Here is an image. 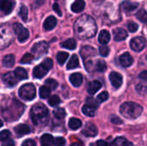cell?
<instances>
[{
  "instance_id": "obj_15",
  "label": "cell",
  "mask_w": 147,
  "mask_h": 146,
  "mask_svg": "<svg viewBox=\"0 0 147 146\" xmlns=\"http://www.w3.org/2000/svg\"><path fill=\"white\" fill-rule=\"evenodd\" d=\"M120 63L123 67H129L134 63V59L130 53L125 52L120 56Z\"/></svg>"
},
{
  "instance_id": "obj_27",
  "label": "cell",
  "mask_w": 147,
  "mask_h": 146,
  "mask_svg": "<svg viewBox=\"0 0 147 146\" xmlns=\"http://www.w3.org/2000/svg\"><path fill=\"white\" fill-rule=\"evenodd\" d=\"M79 66V60H78V57L76 54H73L71 58V59L69 60L66 68L68 70H72L75 68H78Z\"/></svg>"
},
{
  "instance_id": "obj_45",
  "label": "cell",
  "mask_w": 147,
  "mask_h": 146,
  "mask_svg": "<svg viewBox=\"0 0 147 146\" xmlns=\"http://www.w3.org/2000/svg\"><path fill=\"white\" fill-rule=\"evenodd\" d=\"M127 28L131 33H135L139 29V25L134 22H129L127 23Z\"/></svg>"
},
{
  "instance_id": "obj_40",
  "label": "cell",
  "mask_w": 147,
  "mask_h": 146,
  "mask_svg": "<svg viewBox=\"0 0 147 146\" xmlns=\"http://www.w3.org/2000/svg\"><path fill=\"white\" fill-rule=\"evenodd\" d=\"M34 58V55H32V54H30V53H26V54H24L23 57L22 58L21 63H22V64H29V63H31V62L33 61Z\"/></svg>"
},
{
  "instance_id": "obj_42",
  "label": "cell",
  "mask_w": 147,
  "mask_h": 146,
  "mask_svg": "<svg viewBox=\"0 0 147 146\" xmlns=\"http://www.w3.org/2000/svg\"><path fill=\"white\" fill-rule=\"evenodd\" d=\"M136 90L140 95L146 96L147 94V86L144 85V84H138L136 86Z\"/></svg>"
},
{
  "instance_id": "obj_41",
  "label": "cell",
  "mask_w": 147,
  "mask_h": 146,
  "mask_svg": "<svg viewBox=\"0 0 147 146\" xmlns=\"http://www.w3.org/2000/svg\"><path fill=\"white\" fill-rule=\"evenodd\" d=\"M46 86H47L50 89H55L57 87H58V83L56 80L54 79H52V78H49L46 81Z\"/></svg>"
},
{
  "instance_id": "obj_56",
  "label": "cell",
  "mask_w": 147,
  "mask_h": 146,
  "mask_svg": "<svg viewBox=\"0 0 147 146\" xmlns=\"http://www.w3.org/2000/svg\"><path fill=\"white\" fill-rule=\"evenodd\" d=\"M2 126H3V121L0 120V127H2Z\"/></svg>"
},
{
  "instance_id": "obj_4",
  "label": "cell",
  "mask_w": 147,
  "mask_h": 146,
  "mask_svg": "<svg viewBox=\"0 0 147 146\" xmlns=\"http://www.w3.org/2000/svg\"><path fill=\"white\" fill-rule=\"evenodd\" d=\"M120 112L122 116L127 119H136L142 114L143 108L136 102H127L121 106Z\"/></svg>"
},
{
  "instance_id": "obj_6",
  "label": "cell",
  "mask_w": 147,
  "mask_h": 146,
  "mask_svg": "<svg viewBox=\"0 0 147 146\" xmlns=\"http://www.w3.org/2000/svg\"><path fill=\"white\" fill-rule=\"evenodd\" d=\"M19 96L25 101H32L36 96L35 86L32 83H27L22 85L19 89Z\"/></svg>"
},
{
  "instance_id": "obj_11",
  "label": "cell",
  "mask_w": 147,
  "mask_h": 146,
  "mask_svg": "<svg viewBox=\"0 0 147 146\" xmlns=\"http://www.w3.org/2000/svg\"><path fill=\"white\" fill-rule=\"evenodd\" d=\"M16 5V0H0V9L5 14L11 13Z\"/></svg>"
},
{
  "instance_id": "obj_50",
  "label": "cell",
  "mask_w": 147,
  "mask_h": 146,
  "mask_svg": "<svg viewBox=\"0 0 147 146\" xmlns=\"http://www.w3.org/2000/svg\"><path fill=\"white\" fill-rule=\"evenodd\" d=\"M111 121L114 123V124H121L122 123V120L120 119V118H118L117 116H112L111 117Z\"/></svg>"
},
{
  "instance_id": "obj_52",
  "label": "cell",
  "mask_w": 147,
  "mask_h": 146,
  "mask_svg": "<svg viewBox=\"0 0 147 146\" xmlns=\"http://www.w3.org/2000/svg\"><path fill=\"white\" fill-rule=\"evenodd\" d=\"M53 9H54V11L59 15V16H61L62 15V13H61V10H60V9H59V4L57 3H55L54 4H53Z\"/></svg>"
},
{
  "instance_id": "obj_12",
  "label": "cell",
  "mask_w": 147,
  "mask_h": 146,
  "mask_svg": "<svg viewBox=\"0 0 147 146\" xmlns=\"http://www.w3.org/2000/svg\"><path fill=\"white\" fill-rule=\"evenodd\" d=\"M3 81L7 86L13 87L17 83L18 78L16 77V76L15 75L14 72L9 71V72H7L3 75Z\"/></svg>"
},
{
  "instance_id": "obj_17",
  "label": "cell",
  "mask_w": 147,
  "mask_h": 146,
  "mask_svg": "<svg viewBox=\"0 0 147 146\" xmlns=\"http://www.w3.org/2000/svg\"><path fill=\"white\" fill-rule=\"evenodd\" d=\"M15 133L18 137H22L30 133V127L26 124H20L15 127Z\"/></svg>"
},
{
  "instance_id": "obj_24",
  "label": "cell",
  "mask_w": 147,
  "mask_h": 146,
  "mask_svg": "<svg viewBox=\"0 0 147 146\" xmlns=\"http://www.w3.org/2000/svg\"><path fill=\"white\" fill-rule=\"evenodd\" d=\"M110 146H132V144L128 142L127 139L123 137H118L111 143Z\"/></svg>"
},
{
  "instance_id": "obj_48",
  "label": "cell",
  "mask_w": 147,
  "mask_h": 146,
  "mask_svg": "<svg viewBox=\"0 0 147 146\" xmlns=\"http://www.w3.org/2000/svg\"><path fill=\"white\" fill-rule=\"evenodd\" d=\"M53 145H54V146H64L65 145V140L64 138L58 137V138H56L54 139Z\"/></svg>"
},
{
  "instance_id": "obj_3",
  "label": "cell",
  "mask_w": 147,
  "mask_h": 146,
  "mask_svg": "<svg viewBox=\"0 0 147 146\" xmlns=\"http://www.w3.org/2000/svg\"><path fill=\"white\" fill-rule=\"evenodd\" d=\"M24 111V106L22 103L16 100H12L10 103L3 111V115L5 120L9 121L16 120L22 114Z\"/></svg>"
},
{
  "instance_id": "obj_37",
  "label": "cell",
  "mask_w": 147,
  "mask_h": 146,
  "mask_svg": "<svg viewBox=\"0 0 147 146\" xmlns=\"http://www.w3.org/2000/svg\"><path fill=\"white\" fill-rule=\"evenodd\" d=\"M53 115L58 120H62L65 117L66 113L64 108H57L53 111Z\"/></svg>"
},
{
  "instance_id": "obj_1",
  "label": "cell",
  "mask_w": 147,
  "mask_h": 146,
  "mask_svg": "<svg viewBox=\"0 0 147 146\" xmlns=\"http://www.w3.org/2000/svg\"><path fill=\"white\" fill-rule=\"evenodd\" d=\"M97 30L95 20L89 15L79 16L74 23L75 34L81 40L90 39L95 36Z\"/></svg>"
},
{
  "instance_id": "obj_18",
  "label": "cell",
  "mask_w": 147,
  "mask_h": 146,
  "mask_svg": "<svg viewBox=\"0 0 147 146\" xmlns=\"http://www.w3.org/2000/svg\"><path fill=\"white\" fill-rule=\"evenodd\" d=\"M56 25H57V19L54 16L50 15L45 20L43 27L46 30L49 31V30H52L53 28H54Z\"/></svg>"
},
{
  "instance_id": "obj_53",
  "label": "cell",
  "mask_w": 147,
  "mask_h": 146,
  "mask_svg": "<svg viewBox=\"0 0 147 146\" xmlns=\"http://www.w3.org/2000/svg\"><path fill=\"white\" fill-rule=\"evenodd\" d=\"M140 78L141 80H143L144 82H146L147 83V71H142V72L140 74Z\"/></svg>"
},
{
  "instance_id": "obj_8",
  "label": "cell",
  "mask_w": 147,
  "mask_h": 146,
  "mask_svg": "<svg viewBox=\"0 0 147 146\" xmlns=\"http://www.w3.org/2000/svg\"><path fill=\"white\" fill-rule=\"evenodd\" d=\"M12 28H13L16 34L17 35L18 40L20 42H24V41H26L28 39V37H29V32L21 23L15 22L13 24V27Z\"/></svg>"
},
{
  "instance_id": "obj_51",
  "label": "cell",
  "mask_w": 147,
  "mask_h": 146,
  "mask_svg": "<svg viewBox=\"0 0 147 146\" xmlns=\"http://www.w3.org/2000/svg\"><path fill=\"white\" fill-rule=\"evenodd\" d=\"M2 146H15V142L9 139L2 144Z\"/></svg>"
},
{
  "instance_id": "obj_46",
  "label": "cell",
  "mask_w": 147,
  "mask_h": 146,
  "mask_svg": "<svg viewBox=\"0 0 147 146\" xmlns=\"http://www.w3.org/2000/svg\"><path fill=\"white\" fill-rule=\"evenodd\" d=\"M10 137V133L8 130H3L0 132V141H5Z\"/></svg>"
},
{
  "instance_id": "obj_49",
  "label": "cell",
  "mask_w": 147,
  "mask_h": 146,
  "mask_svg": "<svg viewBox=\"0 0 147 146\" xmlns=\"http://www.w3.org/2000/svg\"><path fill=\"white\" fill-rule=\"evenodd\" d=\"M22 146H36V144L34 140L32 139H28V140H25Z\"/></svg>"
},
{
  "instance_id": "obj_19",
  "label": "cell",
  "mask_w": 147,
  "mask_h": 146,
  "mask_svg": "<svg viewBox=\"0 0 147 146\" xmlns=\"http://www.w3.org/2000/svg\"><path fill=\"white\" fill-rule=\"evenodd\" d=\"M96 54V51L95 50V48L90 46H84L82 49H81V55L84 59V60L89 57H91V56H95Z\"/></svg>"
},
{
  "instance_id": "obj_5",
  "label": "cell",
  "mask_w": 147,
  "mask_h": 146,
  "mask_svg": "<svg viewBox=\"0 0 147 146\" xmlns=\"http://www.w3.org/2000/svg\"><path fill=\"white\" fill-rule=\"evenodd\" d=\"M13 40L14 36L12 28L8 24L0 26V50L9 46Z\"/></svg>"
},
{
  "instance_id": "obj_43",
  "label": "cell",
  "mask_w": 147,
  "mask_h": 146,
  "mask_svg": "<svg viewBox=\"0 0 147 146\" xmlns=\"http://www.w3.org/2000/svg\"><path fill=\"white\" fill-rule=\"evenodd\" d=\"M108 99H109V93L106 92V91H103L101 94H99L97 96V98H96V100H97V102L99 103H102V102L107 101Z\"/></svg>"
},
{
  "instance_id": "obj_34",
  "label": "cell",
  "mask_w": 147,
  "mask_h": 146,
  "mask_svg": "<svg viewBox=\"0 0 147 146\" xmlns=\"http://www.w3.org/2000/svg\"><path fill=\"white\" fill-rule=\"evenodd\" d=\"M18 15H20V17L22 19L23 22H27L28 21V8L24 5V4H22L20 9H19V12H18Z\"/></svg>"
},
{
  "instance_id": "obj_38",
  "label": "cell",
  "mask_w": 147,
  "mask_h": 146,
  "mask_svg": "<svg viewBox=\"0 0 147 146\" xmlns=\"http://www.w3.org/2000/svg\"><path fill=\"white\" fill-rule=\"evenodd\" d=\"M60 103V99L58 96L54 95V96H52L51 97H49L48 99V104L51 106V107H56L58 106L59 104Z\"/></svg>"
},
{
  "instance_id": "obj_44",
  "label": "cell",
  "mask_w": 147,
  "mask_h": 146,
  "mask_svg": "<svg viewBox=\"0 0 147 146\" xmlns=\"http://www.w3.org/2000/svg\"><path fill=\"white\" fill-rule=\"evenodd\" d=\"M99 52L101 54V56L102 57H107L109 53V47L103 45V46H101L99 47Z\"/></svg>"
},
{
  "instance_id": "obj_31",
  "label": "cell",
  "mask_w": 147,
  "mask_h": 146,
  "mask_svg": "<svg viewBox=\"0 0 147 146\" xmlns=\"http://www.w3.org/2000/svg\"><path fill=\"white\" fill-rule=\"evenodd\" d=\"M82 112L84 114H85L86 116H89V117H93L95 116L96 114V109L87 104L84 105L83 108H82Z\"/></svg>"
},
{
  "instance_id": "obj_20",
  "label": "cell",
  "mask_w": 147,
  "mask_h": 146,
  "mask_svg": "<svg viewBox=\"0 0 147 146\" xmlns=\"http://www.w3.org/2000/svg\"><path fill=\"white\" fill-rule=\"evenodd\" d=\"M122 9L127 13V14H129L133 11H134L138 7H139V3H132V2H123L122 5Z\"/></svg>"
},
{
  "instance_id": "obj_55",
  "label": "cell",
  "mask_w": 147,
  "mask_h": 146,
  "mask_svg": "<svg viewBox=\"0 0 147 146\" xmlns=\"http://www.w3.org/2000/svg\"><path fill=\"white\" fill-rule=\"evenodd\" d=\"M70 146H83V145H82L81 143L77 142V143H73V144H71Z\"/></svg>"
},
{
  "instance_id": "obj_57",
  "label": "cell",
  "mask_w": 147,
  "mask_h": 146,
  "mask_svg": "<svg viewBox=\"0 0 147 146\" xmlns=\"http://www.w3.org/2000/svg\"><path fill=\"white\" fill-rule=\"evenodd\" d=\"M42 146H47V145H42Z\"/></svg>"
},
{
  "instance_id": "obj_21",
  "label": "cell",
  "mask_w": 147,
  "mask_h": 146,
  "mask_svg": "<svg viewBox=\"0 0 147 146\" xmlns=\"http://www.w3.org/2000/svg\"><path fill=\"white\" fill-rule=\"evenodd\" d=\"M70 82L74 87H79L83 83V77L80 73H73L70 76Z\"/></svg>"
},
{
  "instance_id": "obj_54",
  "label": "cell",
  "mask_w": 147,
  "mask_h": 146,
  "mask_svg": "<svg viewBox=\"0 0 147 146\" xmlns=\"http://www.w3.org/2000/svg\"><path fill=\"white\" fill-rule=\"evenodd\" d=\"M96 146H108V144L104 140H98L96 142Z\"/></svg>"
},
{
  "instance_id": "obj_2",
  "label": "cell",
  "mask_w": 147,
  "mask_h": 146,
  "mask_svg": "<svg viewBox=\"0 0 147 146\" xmlns=\"http://www.w3.org/2000/svg\"><path fill=\"white\" fill-rule=\"evenodd\" d=\"M30 118L35 126H44L47 123L49 118L48 109L42 103L35 104L30 111Z\"/></svg>"
},
{
  "instance_id": "obj_25",
  "label": "cell",
  "mask_w": 147,
  "mask_h": 146,
  "mask_svg": "<svg viewBox=\"0 0 147 146\" xmlns=\"http://www.w3.org/2000/svg\"><path fill=\"white\" fill-rule=\"evenodd\" d=\"M101 88H102V83L99 81H93L88 86V92L90 95H93L96 93Z\"/></svg>"
},
{
  "instance_id": "obj_13",
  "label": "cell",
  "mask_w": 147,
  "mask_h": 146,
  "mask_svg": "<svg viewBox=\"0 0 147 146\" xmlns=\"http://www.w3.org/2000/svg\"><path fill=\"white\" fill-rule=\"evenodd\" d=\"M109 80H110L111 84H112L115 89H119V88L121 86L122 82H123L122 76H121L120 73L115 72V71H112V72L109 74Z\"/></svg>"
},
{
  "instance_id": "obj_33",
  "label": "cell",
  "mask_w": 147,
  "mask_h": 146,
  "mask_svg": "<svg viewBox=\"0 0 147 146\" xmlns=\"http://www.w3.org/2000/svg\"><path fill=\"white\" fill-rule=\"evenodd\" d=\"M39 94H40V98L46 99V98L49 97V96H50V94H51V89H50L47 86H46V85L41 86V87L40 88V92H39Z\"/></svg>"
},
{
  "instance_id": "obj_58",
  "label": "cell",
  "mask_w": 147,
  "mask_h": 146,
  "mask_svg": "<svg viewBox=\"0 0 147 146\" xmlns=\"http://www.w3.org/2000/svg\"><path fill=\"white\" fill-rule=\"evenodd\" d=\"M146 60H147V57H146Z\"/></svg>"
},
{
  "instance_id": "obj_32",
  "label": "cell",
  "mask_w": 147,
  "mask_h": 146,
  "mask_svg": "<svg viewBox=\"0 0 147 146\" xmlns=\"http://www.w3.org/2000/svg\"><path fill=\"white\" fill-rule=\"evenodd\" d=\"M53 141H54V139H53V136L50 134H44L40 138V143L42 144V145L50 146L53 144Z\"/></svg>"
},
{
  "instance_id": "obj_36",
  "label": "cell",
  "mask_w": 147,
  "mask_h": 146,
  "mask_svg": "<svg viewBox=\"0 0 147 146\" xmlns=\"http://www.w3.org/2000/svg\"><path fill=\"white\" fill-rule=\"evenodd\" d=\"M68 56L69 54L65 52H59L58 54H57V61L59 65H64L65 62L66 61V59H68Z\"/></svg>"
},
{
  "instance_id": "obj_47",
  "label": "cell",
  "mask_w": 147,
  "mask_h": 146,
  "mask_svg": "<svg viewBox=\"0 0 147 146\" xmlns=\"http://www.w3.org/2000/svg\"><path fill=\"white\" fill-rule=\"evenodd\" d=\"M87 105H89V106L94 108L95 109H96V108H98V102H97L94 98H92V97H89V98L87 99Z\"/></svg>"
},
{
  "instance_id": "obj_14",
  "label": "cell",
  "mask_w": 147,
  "mask_h": 146,
  "mask_svg": "<svg viewBox=\"0 0 147 146\" xmlns=\"http://www.w3.org/2000/svg\"><path fill=\"white\" fill-rule=\"evenodd\" d=\"M83 133L86 137H96L98 133L97 127L93 123H88L83 130Z\"/></svg>"
},
{
  "instance_id": "obj_28",
  "label": "cell",
  "mask_w": 147,
  "mask_h": 146,
  "mask_svg": "<svg viewBox=\"0 0 147 146\" xmlns=\"http://www.w3.org/2000/svg\"><path fill=\"white\" fill-rule=\"evenodd\" d=\"M14 73L16 76V77L18 78V80H24V79H27L28 78V72L23 68L17 67L15 70Z\"/></svg>"
},
{
  "instance_id": "obj_9",
  "label": "cell",
  "mask_w": 147,
  "mask_h": 146,
  "mask_svg": "<svg viewBox=\"0 0 147 146\" xmlns=\"http://www.w3.org/2000/svg\"><path fill=\"white\" fill-rule=\"evenodd\" d=\"M48 51V44L46 41H40L34 45L32 47V53L36 59L45 55Z\"/></svg>"
},
{
  "instance_id": "obj_16",
  "label": "cell",
  "mask_w": 147,
  "mask_h": 146,
  "mask_svg": "<svg viewBox=\"0 0 147 146\" xmlns=\"http://www.w3.org/2000/svg\"><path fill=\"white\" fill-rule=\"evenodd\" d=\"M114 34V39L116 41H121L127 39V33L124 28H117L115 29H114L113 31Z\"/></svg>"
},
{
  "instance_id": "obj_7",
  "label": "cell",
  "mask_w": 147,
  "mask_h": 146,
  "mask_svg": "<svg viewBox=\"0 0 147 146\" xmlns=\"http://www.w3.org/2000/svg\"><path fill=\"white\" fill-rule=\"evenodd\" d=\"M53 67V60L51 59H46L41 65H37L33 71V76L35 78H42L47 75L49 70Z\"/></svg>"
},
{
  "instance_id": "obj_29",
  "label": "cell",
  "mask_w": 147,
  "mask_h": 146,
  "mask_svg": "<svg viewBox=\"0 0 147 146\" xmlns=\"http://www.w3.org/2000/svg\"><path fill=\"white\" fill-rule=\"evenodd\" d=\"M82 126V121L77 118H71L69 120V127L71 130H78Z\"/></svg>"
},
{
  "instance_id": "obj_10",
  "label": "cell",
  "mask_w": 147,
  "mask_h": 146,
  "mask_svg": "<svg viewBox=\"0 0 147 146\" xmlns=\"http://www.w3.org/2000/svg\"><path fill=\"white\" fill-rule=\"evenodd\" d=\"M130 46L134 51L140 52L146 46V40L143 37H140V36L135 37V38L132 39V40L130 42Z\"/></svg>"
},
{
  "instance_id": "obj_23",
  "label": "cell",
  "mask_w": 147,
  "mask_h": 146,
  "mask_svg": "<svg viewBox=\"0 0 147 146\" xmlns=\"http://www.w3.org/2000/svg\"><path fill=\"white\" fill-rule=\"evenodd\" d=\"M110 34L109 31L107 30H102L99 34V37H98V40L101 44L102 45H106L107 43L109 42L110 40Z\"/></svg>"
},
{
  "instance_id": "obj_30",
  "label": "cell",
  "mask_w": 147,
  "mask_h": 146,
  "mask_svg": "<svg viewBox=\"0 0 147 146\" xmlns=\"http://www.w3.org/2000/svg\"><path fill=\"white\" fill-rule=\"evenodd\" d=\"M61 46L69 50H74L77 47V42L74 39H68L61 44Z\"/></svg>"
},
{
  "instance_id": "obj_39",
  "label": "cell",
  "mask_w": 147,
  "mask_h": 146,
  "mask_svg": "<svg viewBox=\"0 0 147 146\" xmlns=\"http://www.w3.org/2000/svg\"><path fill=\"white\" fill-rule=\"evenodd\" d=\"M106 68H107V65L103 60H98L95 65V69L100 72H103L106 70Z\"/></svg>"
},
{
  "instance_id": "obj_26",
  "label": "cell",
  "mask_w": 147,
  "mask_h": 146,
  "mask_svg": "<svg viewBox=\"0 0 147 146\" xmlns=\"http://www.w3.org/2000/svg\"><path fill=\"white\" fill-rule=\"evenodd\" d=\"M15 56L13 54H8L6 56H4V58L3 59V65L4 67H8L10 68L14 65L15 64Z\"/></svg>"
},
{
  "instance_id": "obj_35",
  "label": "cell",
  "mask_w": 147,
  "mask_h": 146,
  "mask_svg": "<svg viewBox=\"0 0 147 146\" xmlns=\"http://www.w3.org/2000/svg\"><path fill=\"white\" fill-rule=\"evenodd\" d=\"M136 17H137L140 22H142L143 23H146L147 25V12L144 9H140V10L137 12Z\"/></svg>"
},
{
  "instance_id": "obj_22",
  "label": "cell",
  "mask_w": 147,
  "mask_h": 146,
  "mask_svg": "<svg viewBox=\"0 0 147 146\" xmlns=\"http://www.w3.org/2000/svg\"><path fill=\"white\" fill-rule=\"evenodd\" d=\"M85 7V2L84 0H76L72 4H71V10L75 13H79L84 10Z\"/></svg>"
}]
</instances>
